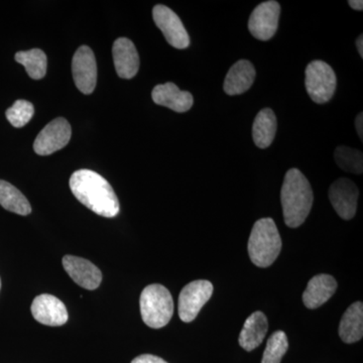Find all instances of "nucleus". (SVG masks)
Instances as JSON below:
<instances>
[{"label":"nucleus","mask_w":363,"mask_h":363,"mask_svg":"<svg viewBox=\"0 0 363 363\" xmlns=\"http://www.w3.org/2000/svg\"><path fill=\"white\" fill-rule=\"evenodd\" d=\"M73 195L100 216L112 218L119 213V201L111 184L96 172L79 169L70 178Z\"/></svg>","instance_id":"obj_1"},{"label":"nucleus","mask_w":363,"mask_h":363,"mask_svg":"<svg viewBox=\"0 0 363 363\" xmlns=\"http://www.w3.org/2000/svg\"><path fill=\"white\" fill-rule=\"evenodd\" d=\"M313 200L311 185L304 174L298 169H289L281 191L286 225L291 228L302 225L311 211Z\"/></svg>","instance_id":"obj_2"},{"label":"nucleus","mask_w":363,"mask_h":363,"mask_svg":"<svg viewBox=\"0 0 363 363\" xmlns=\"http://www.w3.org/2000/svg\"><path fill=\"white\" fill-rule=\"evenodd\" d=\"M281 240L278 227L272 218L255 222L248 240V255L255 266L269 267L278 259Z\"/></svg>","instance_id":"obj_3"},{"label":"nucleus","mask_w":363,"mask_h":363,"mask_svg":"<svg viewBox=\"0 0 363 363\" xmlns=\"http://www.w3.org/2000/svg\"><path fill=\"white\" fill-rule=\"evenodd\" d=\"M140 314L150 328L168 325L174 314V301L166 286L154 284L143 289L140 300Z\"/></svg>","instance_id":"obj_4"},{"label":"nucleus","mask_w":363,"mask_h":363,"mask_svg":"<svg viewBox=\"0 0 363 363\" xmlns=\"http://www.w3.org/2000/svg\"><path fill=\"white\" fill-rule=\"evenodd\" d=\"M305 85L315 104H327L334 96L337 85L335 72L325 62L315 60L306 68Z\"/></svg>","instance_id":"obj_5"},{"label":"nucleus","mask_w":363,"mask_h":363,"mask_svg":"<svg viewBox=\"0 0 363 363\" xmlns=\"http://www.w3.org/2000/svg\"><path fill=\"white\" fill-rule=\"evenodd\" d=\"M212 294L213 285L205 279H197L184 286L179 296V316L182 321L185 323L194 321Z\"/></svg>","instance_id":"obj_6"},{"label":"nucleus","mask_w":363,"mask_h":363,"mask_svg":"<svg viewBox=\"0 0 363 363\" xmlns=\"http://www.w3.org/2000/svg\"><path fill=\"white\" fill-rule=\"evenodd\" d=\"M281 6L278 1L262 2L252 13L248 21V30L259 40H271L278 30Z\"/></svg>","instance_id":"obj_7"},{"label":"nucleus","mask_w":363,"mask_h":363,"mask_svg":"<svg viewBox=\"0 0 363 363\" xmlns=\"http://www.w3.org/2000/svg\"><path fill=\"white\" fill-rule=\"evenodd\" d=\"M71 135L70 123L63 117H58L40 131L33 143V150L40 156H49L65 147Z\"/></svg>","instance_id":"obj_8"},{"label":"nucleus","mask_w":363,"mask_h":363,"mask_svg":"<svg viewBox=\"0 0 363 363\" xmlns=\"http://www.w3.org/2000/svg\"><path fill=\"white\" fill-rule=\"evenodd\" d=\"M152 16L155 23L172 47L179 50L187 49L190 45V37L180 18L171 9L157 4L152 9Z\"/></svg>","instance_id":"obj_9"},{"label":"nucleus","mask_w":363,"mask_h":363,"mask_svg":"<svg viewBox=\"0 0 363 363\" xmlns=\"http://www.w3.org/2000/svg\"><path fill=\"white\" fill-rule=\"evenodd\" d=\"M72 72L78 89L84 94H91L96 87L97 65L94 52L87 45L79 48L74 55Z\"/></svg>","instance_id":"obj_10"},{"label":"nucleus","mask_w":363,"mask_h":363,"mask_svg":"<svg viewBox=\"0 0 363 363\" xmlns=\"http://www.w3.org/2000/svg\"><path fill=\"white\" fill-rule=\"evenodd\" d=\"M358 197L357 186L347 178L338 179L329 189L332 206L344 220H350L357 214Z\"/></svg>","instance_id":"obj_11"},{"label":"nucleus","mask_w":363,"mask_h":363,"mask_svg":"<svg viewBox=\"0 0 363 363\" xmlns=\"http://www.w3.org/2000/svg\"><path fill=\"white\" fill-rule=\"evenodd\" d=\"M32 314L39 323L47 326H62L69 318L65 304L49 294L38 296L33 301Z\"/></svg>","instance_id":"obj_12"},{"label":"nucleus","mask_w":363,"mask_h":363,"mask_svg":"<svg viewBox=\"0 0 363 363\" xmlns=\"http://www.w3.org/2000/svg\"><path fill=\"white\" fill-rule=\"evenodd\" d=\"M63 267L71 279L86 290H96L101 284V272L89 260L74 255H65Z\"/></svg>","instance_id":"obj_13"},{"label":"nucleus","mask_w":363,"mask_h":363,"mask_svg":"<svg viewBox=\"0 0 363 363\" xmlns=\"http://www.w3.org/2000/svg\"><path fill=\"white\" fill-rule=\"evenodd\" d=\"M117 75L123 79L135 77L140 69V56L135 44L126 38H119L112 48Z\"/></svg>","instance_id":"obj_14"},{"label":"nucleus","mask_w":363,"mask_h":363,"mask_svg":"<svg viewBox=\"0 0 363 363\" xmlns=\"http://www.w3.org/2000/svg\"><path fill=\"white\" fill-rule=\"evenodd\" d=\"M152 97L155 104L168 107L179 113L190 111L194 104L190 92L179 89L178 86L172 82L157 85L152 90Z\"/></svg>","instance_id":"obj_15"},{"label":"nucleus","mask_w":363,"mask_h":363,"mask_svg":"<svg viewBox=\"0 0 363 363\" xmlns=\"http://www.w3.org/2000/svg\"><path fill=\"white\" fill-rule=\"evenodd\" d=\"M337 290V281L330 274H317L310 279L305 292L303 303L309 309H317L324 305Z\"/></svg>","instance_id":"obj_16"},{"label":"nucleus","mask_w":363,"mask_h":363,"mask_svg":"<svg viewBox=\"0 0 363 363\" xmlns=\"http://www.w3.org/2000/svg\"><path fill=\"white\" fill-rule=\"evenodd\" d=\"M255 66L247 60H240L227 73L223 89L227 95L234 96L247 92L255 80Z\"/></svg>","instance_id":"obj_17"},{"label":"nucleus","mask_w":363,"mask_h":363,"mask_svg":"<svg viewBox=\"0 0 363 363\" xmlns=\"http://www.w3.org/2000/svg\"><path fill=\"white\" fill-rule=\"evenodd\" d=\"M267 330H269V322L266 315L260 311L252 313L245 320V325L240 331L238 342L243 350L252 351L262 343Z\"/></svg>","instance_id":"obj_18"},{"label":"nucleus","mask_w":363,"mask_h":363,"mask_svg":"<svg viewBox=\"0 0 363 363\" xmlns=\"http://www.w3.org/2000/svg\"><path fill=\"white\" fill-rule=\"evenodd\" d=\"M339 336L343 342L351 344L362 340L363 336V304L355 302L344 313L339 325Z\"/></svg>","instance_id":"obj_19"},{"label":"nucleus","mask_w":363,"mask_h":363,"mask_svg":"<svg viewBox=\"0 0 363 363\" xmlns=\"http://www.w3.org/2000/svg\"><path fill=\"white\" fill-rule=\"evenodd\" d=\"M278 123L271 108L262 109L255 117L252 125V138L259 149H267L274 142Z\"/></svg>","instance_id":"obj_20"},{"label":"nucleus","mask_w":363,"mask_h":363,"mask_svg":"<svg viewBox=\"0 0 363 363\" xmlns=\"http://www.w3.org/2000/svg\"><path fill=\"white\" fill-rule=\"evenodd\" d=\"M0 205L4 209L21 216H26L32 212V207L25 195L11 183L4 180H0Z\"/></svg>","instance_id":"obj_21"},{"label":"nucleus","mask_w":363,"mask_h":363,"mask_svg":"<svg viewBox=\"0 0 363 363\" xmlns=\"http://www.w3.org/2000/svg\"><path fill=\"white\" fill-rule=\"evenodd\" d=\"M16 61L25 67L26 73L35 80L44 78L47 73V56L42 50L33 49L16 52Z\"/></svg>","instance_id":"obj_22"},{"label":"nucleus","mask_w":363,"mask_h":363,"mask_svg":"<svg viewBox=\"0 0 363 363\" xmlns=\"http://www.w3.org/2000/svg\"><path fill=\"white\" fill-rule=\"evenodd\" d=\"M334 159L339 168L348 173L362 175L363 172V156L360 150L341 145L335 150Z\"/></svg>","instance_id":"obj_23"},{"label":"nucleus","mask_w":363,"mask_h":363,"mask_svg":"<svg viewBox=\"0 0 363 363\" xmlns=\"http://www.w3.org/2000/svg\"><path fill=\"white\" fill-rule=\"evenodd\" d=\"M289 342L284 331H276L267 340L262 363H281V358L288 351Z\"/></svg>","instance_id":"obj_24"},{"label":"nucleus","mask_w":363,"mask_h":363,"mask_svg":"<svg viewBox=\"0 0 363 363\" xmlns=\"http://www.w3.org/2000/svg\"><path fill=\"white\" fill-rule=\"evenodd\" d=\"M6 118L14 128H23L33 118L35 107L26 100H16L13 106L6 111Z\"/></svg>","instance_id":"obj_25"},{"label":"nucleus","mask_w":363,"mask_h":363,"mask_svg":"<svg viewBox=\"0 0 363 363\" xmlns=\"http://www.w3.org/2000/svg\"><path fill=\"white\" fill-rule=\"evenodd\" d=\"M131 363H168L162 359L161 357H157L156 355L152 354H143L140 357H135Z\"/></svg>","instance_id":"obj_26"},{"label":"nucleus","mask_w":363,"mask_h":363,"mask_svg":"<svg viewBox=\"0 0 363 363\" xmlns=\"http://www.w3.org/2000/svg\"><path fill=\"white\" fill-rule=\"evenodd\" d=\"M363 114L360 112L355 119V128H357V135L359 136L360 140L363 138Z\"/></svg>","instance_id":"obj_27"},{"label":"nucleus","mask_w":363,"mask_h":363,"mask_svg":"<svg viewBox=\"0 0 363 363\" xmlns=\"http://www.w3.org/2000/svg\"><path fill=\"white\" fill-rule=\"evenodd\" d=\"M348 4H350L351 9H354V11H362L363 9L362 0H350V1H348Z\"/></svg>","instance_id":"obj_28"},{"label":"nucleus","mask_w":363,"mask_h":363,"mask_svg":"<svg viewBox=\"0 0 363 363\" xmlns=\"http://www.w3.org/2000/svg\"><path fill=\"white\" fill-rule=\"evenodd\" d=\"M357 51L359 52L360 57L363 58V35H360L357 40Z\"/></svg>","instance_id":"obj_29"},{"label":"nucleus","mask_w":363,"mask_h":363,"mask_svg":"<svg viewBox=\"0 0 363 363\" xmlns=\"http://www.w3.org/2000/svg\"><path fill=\"white\" fill-rule=\"evenodd\" d=\"M0 288H1V281H0Z\"/></svg>","instance_id":"obj_30"}]
</instances>
